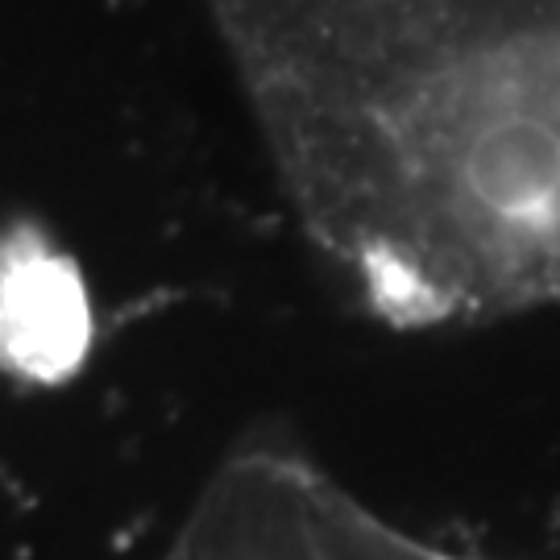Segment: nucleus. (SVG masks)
Segmentation results:
<instances>
[{"label": "nucleus", "instance_id": "1", "mask_svg": "<svg viewBox=\"0 0 560 560\" xmlns=\"http://www.w3.org/2000/svg\"><path fill=\"white\" fill-rule=\"evenodd\" d=\"M307 237L402 328L560 300V0H208Z\"/></svg>", "mask_w": 560, "mask_h": 560}, {"label": "nucleus", "instance_id": "2", "mask_svg": "<svg viewBox=\"0 0 560 560\" xmlns=\"http://www.w3.org/2000/svg\"><path fill=\"white\" fill-rule=\"evenodd\" d=\"M166 560H436V544L270 444L237 453L208 481Z\"/></svg>", "mask_w": 560, "mask_h": 560}, {"label": "nucleus", "instance_id": "3", "mask_svg": "<svg viewBox=\"0 0 560 560\" xmlns=\"http://www.w3.org/2000/svg\"><path fill=\"white\" fill-rule=\"evenodd\" d=\"M92 312L75 261L34 229L0 237V370L59 382L88 353Z\"/></svg>", "mask_w": 560, "mask_h": 560}]
</instances>
